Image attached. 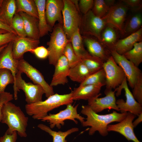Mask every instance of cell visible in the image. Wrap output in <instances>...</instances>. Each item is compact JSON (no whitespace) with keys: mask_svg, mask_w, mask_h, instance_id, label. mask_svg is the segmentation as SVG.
Here are the masks:
<instances>
[{"mask_svg":"<svg viewBox=\"0 0 142 142\" xmlns=\"http://www.w3.org/2000/svg\"><path fill=\"white\" fill-rule=\"evenodd\" d=\"M78 106V104L75 106L72 105V104H68L65 109L56 114H49L40 120L42 121L48 122L50 128L51 129L55 126L60 129L61 126L64 125V121L67 120H72L77 124L78 121L75 119H77L82 123L85 121V119L78 113L77 108Z\"/></svg>","mask_w":142,"mask_h":142,"instance_id":"8","label":"cell"},{"mask_svg":"<svg viewBox=\"0 0 142 142\" xmlns=\"http://www.w3.org/2000/svg\"><path fill=\"white\" fill-rule=\"evenodd\" d=\"M81 112L87 116L86 120L82 123V126L91 127L89 131V135H92L97 131L103 136L108 134L107 127L108 125L113 122L121 121L128 114V112L119 113L113 111L110 114L100 115L94 111L88 105L82 106Z\"/></svg>","mask_w":142,"mask_h":142,"instance_id":"1","label":"cell"},{"mask_svg":"<svg viewBox=\"0 0 142 142\" xmlns=\"http://www.w3.org/2000/svg\"><path fill=\"white\" fill-rule=\"evenodd\" d=\"M117 31L113 26L107 24L101 33L100 42L110 52L118 40Z\"/></svg>","mask_w":142,"mask_h":142,"instance_id":"26","label":"cell"},{"mask_svg":"<svg viewBox=\"0 0 142 142\" xmlns=\"http://www.w3.org/2000/svg\"><path fill=\"white\" fill-rule=\"evenodd\" d=\"M73 101L72 92L62 95L55 93L44 101L31 104H27L25 110L27 114L34 119L40 120L47 115L49 111L62 105L72 104Z\"/></svg>","mask_w":142,"mask_h":142,"instance_id":"3","label":"cell"},{"mask_svg":"<svg viewBox=\"0 0 142 142\" xmlns=\"http://www.w3.org/2000/svg\"><path fill=\"white\" fill-rule=\"evenodd\" d=\"M1 122L6 124L8 128L6 132L12 134L16 131L19 136L26 137L28 118L20 108L10 101L4 103L2 109Z\"/></svg>","mask_w":142,"mask_h":142,"instance_id":"2","label":"cell"},{"mask_svg":"<svg viewBox=\"0 0 142 142\" xmlns=\"http://www.w3.org/2000/svg\"><path fill=\"white\" fill-rule=\"evenodd\" d=\"M123 55L138 67L142 62V41L136 43L132 49Z\"/></svg>","mask_w":142,"mask_h":142,"instance_id":"32","label":"cell"},{"mask_svg":"<svg viewBox=\"0 0 142 142\" xmlns=\"http://www.w3.org/2000/svg\"><path fill=\"white\" fill-rule=\"evenodd\" d=\"M91 73L96 72L103 68L104 61L101 59L89 54L81 59Z\"/></svg>","mask_w":142,"mask_h":142,"instance_id":"33","label":"cell"},{"mask_svg":"<svg viewBox=\"0 0 142 142\" xmlns=\"http://www.w3.org/2000/svg\"><path fill=\"white\" fill-rule=\"evenodd\" d=\"M29 52L34 54L37 58L44 59L48 57L49 54L47 49L43 46H40L30 50Z\"/></svg>","mask_w":142,"mask_h":142,"instance_id":"42","label":"cell"},{"mask_svg":"<svg viewBox=\"0 0 142 142\" xmlns=\"http://www.w3.org/2000/svg\"><path fill=\"white\" fill-rule=\"evenodd\" d=\"M133 89L132 93L134 98L142 105V74L138 78Z\"/></svg>","mask_w":142,"mask_h":142,"instance_id":"39","label":"cell"},{"mask_svg":"<svg viewBox=\"0 0 142 142\" xmlns=\"http://www.w3.org/2000/svg\"><path fill=\"white\" fill-rule=\"evenodd\" d=\"M138 116V118L133 122V125L134 128L136 127L142 121V113L139 114Z\"/></svg>","mask_w":142,"mask_h":142,"instance_id":"47","label":"cell"},{"mask_svg":"<svg viewBox=\"0 0 142 142\" xmlns=\"http://www.w3.org/2000/svg\"><path fill=\"white\" fill-rule=\"evenodd\" d=\"M105 85V83H102L79 86L72 92L73 100H88L99 94L102 88Z\"/></svg>","mask_w":142,"mask_h":142,"instance_id":"22","label":"cell"},{"mask_svg":"<svg viewBox=\"0 0 142 142\" xmlns=\"http://www.w3.org/2000/svg\"><path fill=\"white\" fill-rule=\"evenodd\" d=\"M18 13L23 19L27 37L35 40H39L40 37L38 19L23 12Z\"/></svg>","mask_w":142,"mask_h":142,"instance_id":"23","label":"cell"},{"mask_svg":"<svg viewBox=\"0 0 142 142\" xmlns=\"http://www.w3.org/2000/svg\"><path fill=\"white\" fill-rule=\"evenodd\" d=\"M3 0H0V9L1 7Z\"/></svg>","mask_w":142,"mask_h":142,"instance_id":"50","label":"cell"},{"mask_svg":"<svg viewBox=\"0 0 142 142\" xmlns=\"http://www.w3.org/2000/svg\"><path fill=\"white\" fill-rule=\"evenodd\" d=\"M8 44L3 46L0 47V53L3 49L7 46Z\"/></svg>","mask_w":142,"mask_h":142,"instance_id":"48","label":"cell"},{"mask_svg":"<svg viewBox=\"0 0 142 142\" xmlns=\"http://www.w3.org/2000/svg\"><path fill=\"white\" fill-rule=\"evenodd\" d=\"M37 9L38 14V27L40 37L51 32L53 28L47 24L45 13V0H34Z\"/></svg>","mask_w":142,"mask_h":142,"instance_id":"25","label":"cell"},{"mask_svg":"<svg viewBox=\"0 0 142 142\" xmlns=\"http://www.w3.org/2000/svg\"><path fill=\"white\" fill-rule=\"evenodd\" d=\"M78 8L80 12L83 14L87 13L92 9L94 3L93 0H80L79 1Z\"/></svg>","mask_w":142,"mask_h":142,"instance_id":"41","label":"cell"},{"mask_svg":"<svg viewBox=\"0 0 142 142\" xmlns=\"http://www.w3.org/2000/svg\"><path fill=\"white\" fill-rule=\"evenodd\" d=\"M0 29L4 30L8 32L13 33L17 35L16 32L12 27L5 24L0 20Z\"/></svg>","mask_w":142,"mask_h":142,"instance_id":"46","label":"cell"},{"mask_svg":"<svg viewBox=\"0 0 142 142\" xmlns=\"http://www.w3.org/2000/svg\"><path fill=\"white\" fill-rule=\"evenodd\" d=\"M142 41V27L135 32L121 39L114 44L113 50L120 55H123L132 49L136 42Z\"/></svg>","mask_w":142,"mask_h":142,"instance_id":"21","label":"cell"},{"mask_svg":"<svg viewBox=\"0 0 142 142\" xmlns=\"http://www.w3.org/2000/svg\"><path fill=\"white\" fill-rule=\"evenodd\" d=\"M50 85L53 87L58 85H64L68 82L67 77L70 68L68 61L64 55L58 59Z\"/></svg>","mask_w":142,"mask_h":142,"instance_id":"19","label":"cell"},{"mask_svg":"<svg viewBox=\"0 0 142 142\" xmlns=\"http://www.w3.org/2000/svg\"><path fill=\"white\" fill-rule=\"evenodd\" d=\"M12 26L19 37H27L23 19L19 13H16L12 21Z\"/></svg>","mask_w":142,"mask_h":142,"instance_id":"38","label":"cell"},{"mask_svg":"<svg viewBox=\"0 0 142 142\" xmlns=\"http://www.w3.org/2000/svg\"><path fill=\"white\" fill-rule=\"evenodd\" d=\"M64 6L63 0H46L45 13L48 24L53 28L56 21L63 24L62 12Z\"/></svg>","mask_w":142,"mask_h":142,"instance_id":"16","label":"cell"},{"mask_svg":"<svg viewBox=\"0 0 142 142\" xmlns=\"http://www.w3.org/2000/svg\"><path fill=\"white\" fill-rule=\"evenodd\" d=\"M16 13L22 12L38 19V12L34 0H16Z\"/></svg>","mask_w":142,"mask_h":142,"instance_id":"30","label":"cell"},{"mask_svg":"<svg viewBox=\"0 0 142 142\" xmlns=\"http://www.w3.org/2000/svg\"><path fill=\"white\" fill-rule=\"evenodd\" d=\"M13 94L10 93L4 92L0 94V122L2 120V109L4 104L6 102L10 101L13 99Z\"/></svg>","mask_w":142,"mask_h":142,"instance_id":"44","label":"cell"},{"mask_svg":"<svg viewBox=\"0 0 142 142\" xmlns=\"http://www.w3.org/2000/svg\"><path fill=\"white\" fill-rule=\"evenodd\" d=\"M22 74L18 71L16 76L15 85L13 86L14 99H17L18 92L21 89L24 93L27 104H31L42 101V96L45 94L42 87L38 84L26 82L22 79Z\"/></svg>","mask_w":142,"mask_h":142,"instance_id":"5","label":"cell"},{"mask_svg":"<svg viewBox=\"0 0 142 142\" xmlns=\"http://www.w3.org/2000/svg\"><path fill=\"white\" fill-rule=\"evenodd\" d=\"M18 37L17 34L10 32L0 34V47L13 42Z\"/></svg>","mask_w":142,"mask_h":142,"instance_id":"40","label":"cell"},{"mask_svg":"<svg viewBox=\"0 0 142 142\" xmlns=\"http://www.w3.org/2000/svg\"><path fill=\"white\" fill-rule=\"evenodd\" d=\"M17 69L22 73H25L34 84L41 86L47 98L54 94L53 87L46 82L40 72L23 59L18 60Z\"/></svg>","mask_w":142,"mask_h":142,"instance_id":"11","label":"cell"},{"mask_svg":"<svg viewBox=\"0 0 142 142\" xmlns=\"http://www.w3.org/2000/svg\"><path fill=\"white\" fill-rule=\"evenodd\" d=\"M63 1V28L67 38L70 40L72 34L79 28L82 16L72 0Z\"/></svg>","mask_w":142,"mask_h":142,"instance_id":"6","label":"cell"},{"mask_svg":"<svg viewBox=\"0 0 142 142\" xmlns=\"http://www.w3.org/2000/svg\"><path fill=\"white\" fill-rule=\"evenodd\" d=\"M110 53L115 62L124 72L129 86L133 89L138 78L142 74L141 70L123 55L118 54L114 50Z\"/></svg>","mask_w":142,"mask_h":142,"instance_id":"13","label":"cell"},{"mask_svg":"<svg viewBox=\"0 0 142 142\" xmlns=\"http://www.w3.org/2000/svg\"><path fill=\"white\" fill-rule=\"evenodd\" d=\"M16 131H14L12 134H8L6 132L0 137V142H16L17 138Z\"/></svg>","mask_w":142,"mask_h":142,"instance_id":"45","label":"cell"},{"mask_svg":"<svg viewBox=\"0 0 142 142\" xmlns=\"http://www.w3.org/2000/svg\"><path fill=\"white\" fill-rule=\"evenodd\" d=\"M70 42L65 34L62 25H55L50 33V39L47 43L49 63L55 66L59 58L62 55L64 49L67 43Z\"/></svg>","mask_w":142,"mask_h":142,"instance_id":"4","label":"cell"},{"mask_svg":"<svg viewBox=\"0 0 142 142\" xmlns=\"http://www.w3.org/2000/svg\"><path fill=\"white\" fill-rule=\"evenodd\" d=\"M63 55L67 58L70 68L75 66L81 61V59L74 52L70 42L66 45L63 52Z\"/></svg>","mask_w":142,"mask_h":142,"instance_id":"37","label":"cell"},{"mask_svg":"<svg viewBox=\"0 0 142 142\" xmlns=\"http://www.w3.org/2000/svg\"><path fill=\"white\" fill-rule=\"evenodd\" d=\"M115 90L106 89L104 93L105 96L98 98L101 95L99 93L96 96L88 100V105L95 112L97 113L106 109H113L120 111L116 104Z\"/></svg>","mask_w":142,"mask_h":142,"instance_id":"14","label":"cell"},{"mask_svg":"<svg viewBox=\"0 0 142 142\" xmlns=\"http://www.w3.org/2000/svg\"><path fill=\"white\" fill-rule=\"evenodd\" d=\"M37 126L52 136L53 142H67L65 138L68 136L79 130L78 128H73L65 131H59L57 132L52 130L50 127L43 124H39Z\"/></svg>","mask_w":142,"mask_h":142,"instance_id":"31","label":"cell"},{"mask_svg":"<svg viewBox=\"0 0 142 142\" xmlns=\"http://www.w3.org/2000/svg\"><path fill=\"white\" fill-rule=\"evenodd\" d=\"M106 24L103 19L95 16L91 9L82 16L79 32L82 36L94 37L100 42L101 33Z\"/></svg>","mask_w":142,"mask_h":142,"instance_id":"7","label":"cell"},{"mask_svg":"<svg viewBox=\"0 0 142 142\" xmlns=\"http://www.w3.org/2000/svg\"><path fill=\"white\" fill-rule=\"evenodd\" d=\"M139 11L135 12L128 18L124 25L121 34L124 38L135 32L142 27V15L141 12Z\"/></svg>","mask_w":142,"mask_h":142,"instance_id":"24","label":"cell"},{"mask_svg":"<svg viewBox=\"0 0 142 142\" xmlns=\"http://www.w3.org/2000/svg\"><path fill=\"white\" fill-rule=\"evenodd\" d=\"M91 74L81 60L76 65L70 68L68 77L72 81L81 83Z\"/></svg>","mask_w":142,"mask_h":142,"instance_id":"28","label":"cell"},{"mask_svg":"<svg viewBox=\"0 0 142 142\" xmlns=\"http://www.w3.org/2000/svg\"><path fill=\"white\" fill-rule=\"evenodd\" d=\"M8 32V31L2 29H0V34L3 33Z\"/></svg>","mask_w":142,"mask_h":142,"instance_id":"49","label":"cell"},{"mask_svg":"<svg viewBox=\"0 0 142 142\" xmlns=\"http://www.w3.org/2000/svg\"><path fill=\"white\" fill-rule=\"evenodd\" d=\"M136 116L130 112H128L126 117L119 123L114 124H109L107 127L108 132H117L124 136L129 141L140 142L134 133L133 121Z\"/></svg>","mask_w":142,"mask_h":142,"instance_id":"15","label":"cell"},{"mask_svg":"<svg viewBox=\"0 0 142 142\" xmlns=\"http://www.w3.org/2000/svg\"><path fill=\"white\" fill-rule=\"evenodd\" d=\"M82 37L83 43L91 55L101 59L104 62L111 55L110 52L95 37L88 36Z\"/></svg>","mask_w":142,"mask_h":142,"instance_id":"17","label":"cell"},{"mask_svg":"<svg viewBox=\"0 0 142 142\" xmlns=\"http://www.w3.org/2000/svg\"><path fill=\"white\" fill-rule=\"evenodd\" d=\"M105 74L103 68L90 74L83 82L80 83L79 86L105 83Z\"/></svg>","mask_w":142,"mask_h":142,"instance_id":"34","label":"cell"},{"mask_svg":"<svg viewBox=\"0 0 142 142\" xmlns=\"http://www.w3.org/2000/svg\"><path fill=\"white\" fill-rule=\"evenodd\" d=\"M123 89L125 91L126 101L123 99H119L116 101V104L120 111L121 113L129 112L138 116L142 113V105L134 98L128 87L126 77L122 83L115 89L117 91V97L120 95Z\"/></svg>","mask_w":142,"mask_h":142,"instance_id":"9","label":"cell"},{"mask_svg":"<svg viewBox=\"0 0 142 142\" xmlns=\"http://www.w3.org/2000/svg\"><path fill=\"white\" fill-rule=\"evenodd\" d=\"M111 7L107 0H95L91 10L95 16L102 18L107 13Z\"/></svg>","mask_w":142,"mask_h":142,"instance_id":"35","label":"cell"},{"mask_svg":"<svg viewBox=\"0 0 142 142\" xmlns=\"http://www.w3.org/2000/svg\"><path fill=\"white\" fill-rule=\"evenodd\" d=\"M130 8L120 1L111 6L106 15L102 18L107 24L113 26L121 34L127 12Z\"/></svg>","mask_w":142,"mask_h":142,"instance_id":"12","label":"cell"},{"mask_svg":"<svg viewBox=\"0 0 142 142\" xmlns=\"http://www.w3.org/2000/svg\"><path fill=\"white\" fill-rule=\"evenodd\" d=\"M70 40L74 52L80 59H81L89 54L84 47L83 38L79 28L72 34Z\"/></svg>","mask_w":142,"mask_h":142,"instance_id":"29","label":"cell"},{"mask_svg":"<svg viewBox=\"0 0 142 142\" xmlns=\"http://www.w3.org/2000/svg\"><path fill=\"white\" fill-rule=\"evenodd\" d=\"M16 9V0H3L0 9V20L12 27V20Z\"/></svg>","mask_w":142,"mask_h":142,"instance_id":"27","label":"cell"},{"mask_svg":"<svg viewBox=\"0 0 142 142\" xmlns=\"http://www.w3.org/2000/svg\"><path fill=\"white\" fill-rule=\"evenodd\" d=\"M39 43V40L18 36L13 42L12 53L14 58L18 60L23 59L24 53L38 47Z\"/></svg>","mask_w":142,"mask_h":142,"instance_id":"18","label":"cell"},{"mask_svg":"<svg viewBox=\"0 0 142 142\" xmlns=\"http://www.w3.org/2000/svg\"><path fill=\"white\" fill-rule=\"evenodd\" d=\"M13 84H14L15 80L11 71L6 69H0V94L5 92L8 85Z\"/></svg>","mask_w":142,"mask_h":142,"instance_id":"36","label":"cell"},{"mask_svg":"<svg viewBox=\"0 0 142 142\" xmlns=\"http://www.w3.org/2000/svg\"><path fill=\"white\" fill-rule=\"evenodd\" d=\"M103 68L105 74L106 89H115L123 81L125 76L124 72L111 55L104 63Z\"/></svg>","mask_w":142,"mask_h":142,"instance_id":"10","label":"cell"},{"mask_svg":"<svg viewBox=\"0 0 142 142\" xmlns=\"http://www.w3.org/2000/svg\"><path fill=\"white\" fill-rule=\"evenodd\" d=\"M12 46L13 42H10L0 53V69H6L10 70L14 77L15 83L16 76L18 71L17 65L19 60L13 57Z\"/></svg>","mask_w":142,"mask_h":142,"instance_id":"20","label":"cell"},{"mask_svg":"<svg viewBox=\"0 0 142 142\" xmlns=\"http://www.w3.org/2000/svg\"><path fill=\"white\" fill-rule=\"evenodd\" d=\"M120 1L135 12L139 11L142 7V0H122Z\"/></svg>","mask_w":142,"mask_h":142,"instance_id":"43","label":"cell"}]
</instances>
